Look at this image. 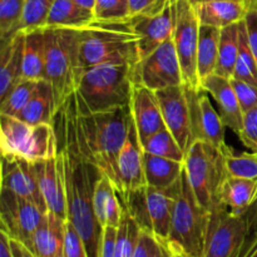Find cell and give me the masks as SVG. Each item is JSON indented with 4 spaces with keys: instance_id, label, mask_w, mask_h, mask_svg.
<instances>
[{
    "instance_id": "obj_30",
    "label": "cell",
    "mask_w": 257,
    "mask_h": 257,
    "mask_svg": "<svg viewBox=\"0 0 257 257\" xmlns=\"http://www.w3.org/2000/svg\"><path fill=\"white\" fill-rule=\"evenodd\" d=\"M221 29L200 25V37L197 48V74L200 82L205 80L211 74H215L217 67L218 44H220Z\"/></svg>"
},
{
    "instance_id": "obj_43",
    "label": "cell",
    "mask_w": 257,
    "mask_h": 257,
    "mask_svg": "<svg viewBox=\"0 0 257 257\" xmlns=\"http://www.w3.org/2000/svg\"><path fill=\"white\" fill-rule=\"evenodd\" d=\"M240 140L252 152H257V107L243 113Z\"/></svg>"
},
{
    "instance_id": "obj_32",
    "label": "cell",
    "mask_w": 257,
    "mask_h": 257,
    "mask_svg": "<svg viewBox=\"0 0 257 257\" xmlns=\"http://www.w3.org/2000/svg\"><path fill=\"white\" fill-rule=\"evenodd\" d=\"M238 24L230 25L221 29L218 58L216 74L225 78H232L238 57Z\"/></svg>"
},
{
    "instance_id": "obj_52",
    "label": "cell",
    "mask_w": 257,
    "mask_h": 257,
    "mask_svg": "<svg viewBox=\"0 0 257 257\" xmlns=\"http://www.w3.org/2000/svg\"><path fill=\"white\" fill-rule=\"evenodd\" d=\"M168 247H170V246H168ZM170 251H171L170 257H190L187 253H185L183 251H181V250H177V248L170 247Z\"/></svg>"
},
{
    "instance_id": "obj_36",
    "label": "cell",
    "mask_w": 257,
    "mask_h": 257,
    "mask_svg": "<svg viewBox=\"0 0 257 257\" xmlns=\"http://www.w3.org/2000/svg\"><path fill=\"white\" fill-rule=\"evenodd\" d=\"M25 0H0V39L2 45L19 33Z\"/></svg>"
},
{
    "instance_id": "obj_41",
    "label": "cell",
    "mask_w": 257,
    "mask_h": 257,
    "mask_svg": "<svg viewBox=\"0 0 257 257\" xmlns=\"http://www.w3.org/2000/svg\"><path fill=\"white\" fill-rule=\"evenodd\" d=\"M64 257H88L84 241L69 220L64 223Z\"/></svg>"
},
{
    "instance_id": "obj_5",
    "label": "cell",
    "mask_w": 257,
    "mask_h": 257,
    "mask_svg": "<svg viewBox=\"0 0 257 257\" xmlns=\"http://www.w3.org/2000/svg\"><path fill=\"white\" fill-rule=\"evenodd\" d=\"M133 67L128 63H104L84 69L77 92L87 110L103 113L130 107Z\"/></svg>"
},
{
    "instance_id": "obj_24",
    "label": "cell",
    "mask_w": 257,
    "mask_h": 257,
    "mask_svg": "<svg viewBox=\"0 0 257 257\" xmlns=\"http://www.w3.org/2000/svg\"><path fill=\"white\" fill-rule=\"evenodd\" d=\"M200 24L223 29L243 20L246 14L245 2L238 0H216L196 5Z\"/></svg>"
},
{
    "instance_id": "obj_26",
    "label": "cell",
    "mask_w": 257,
    "mask_h": 257,
    "mask_svg": "<svg viewBox=\"0 0 257 257\" xmlns=\"http://www.w3.org/2000/svg\"><path fill=\"white\" fill-rule=\"evenodd\" d=\"M143 167L147 186L158 190H168L180 181L185 170V162L145 152Z\"/></svg>"
},
{
    "instance_id": "obj_42",
    "label": "cell",
    "mask_w": 257,
    "mask_h": 257,
    "mask_svg": "<svg viewBox=\"0 0 257 257\" xmlns=\"http://www.w3.org/2000/svg\"><path fill=\"white\" fill-rule=\"evenodd\" d=\"M231 84H232L233 90L236 93L240 107L242 112H247V110L252 109L257 107V87L253 84H250L243 80L235 79L231 78Z\"/></svg>"
},
{
    "instance_id": "obj_13",
    "label": "cell",
    "mask_w": 257,
    "mask_h": 257,
    "mask_svg": "<svg viewBox=\"0 0 257 257\" xmlns=\"http://www.w3.org/2000/svg\"><path fill=\"white\" fill-rule=\"evenodd\" d=\"M47 213L32 201L20 197L7 188H2L0 193L2 228L9 233L10 237L24 243L32 252L34 235Z\"/></svg>"
},
{
    "instance_id": "obj_21",
    "label": "cell",
    "mask_w": 257,
    "mask_h": 257,
    "mask_svg": "<svg viewBox=\"0 0 257 257\" xmlns=\"http://www.w3.org/2000/svg\"><path fill=\"white\" fill-rule=\"evenodd\" d=\"M201 88H203L210 94V97L213 98L226 128H230L236 135L240 136L242 130L243 112L231 84L230 78H225L215 73L202 80Z\"/></svg>"
},
{
    "instance_id": "obj_10",
    "label": "cell",
    "mask_w": 257,
    "mask_h": 257,
    "mask_svg": "<svg viewBox=\"0 0 257 257\" xmlns=\"http://www.w3.org/2000/svg\"><path fill=\"white\" fill-rule=\"evenodd\" d=\"M175 2V30L172 39L182 69L183 82L192 89H200L197 74V48L200 37V20L190 0Z\"/></svg>"
},
{
    "instance_id": "obj_39",
    "label": "cell",
    "mask_w": 257,
    "mask_h": 257,
    "mask_svg": "<svg viewBox=\"0 0 257 257\" xmlns=\"http://www.w3.org/2000/svg\"><path fill=\"white\" fill-rule=\"evenodd\" d=\"M226 171L231 177L257 180V152L235 155L232 151L225 156Z\"/></svg>"
},
{
    "instance_id": "obj_27",
    "label": "cell",
    "mask_w": 257,
    "mask_h": 257,
    "mask_svg": "<svg viewBox=\"0 0 257 257\" xmlns=\"http://www.w3.org/2000/svg\"><path fill=\"white\" fill-rule=\"evenodd\" d=\"M54 92L49 82L40 80L37 90L24 108L15 117L30 125L53 123L55 114Z\"/></svg>"
},
{
    "instance_id": "obj_44",
    "label": "cell",
    "mask_w": 257,
    "mask_h": 257,
    "mask_svg": "<svg viewBox=\"0 0 257 257\" xmlns=\"http://www.w3.org/2000/svg\"><path fill=\"white\" fill-rule=\"evenodd\" d=\"M246 14L243 22L247 32V40L251 52L257 63V0H245Z\"/></svg>"
},
{
    "instance_id": "obj_11",
    "label": "cell",
    "mask_w": 257,
    "mask_h": 257,
    "mask_svg": "<svg viewBox=\"0 0 257 257\" xmlns=\"http://www.w3.org/2000/svg\"><path fill=\"white\" fill-rule=\"evenodd\" d=\"M246 233L245 213H235L218 206L210 213L202 257H237Z\"/></svg>"
},
{
    "instance_id": "obj_31",
    "label": "cell",
    "mask_w": 257,
    "mask_h": 257,
    "mask_svg": "<svg viewBox=\"0 0 257 257\" xmlns=\"http://www.w3.org/2000/svg\"><path fill=\"white\" fill-rule=\"evenodd\" d=\"M94 22V13L83 9L73 0H54L47 27L84 28Z\"/></svg>"
},
{
    "instance_id": "obj_3",
    "label": "cell",
    "mask_w": 257,
    "mask_h": 257,
    "mask_svg": "<svg viewBox=\"0 0 257 257\" xmlns=\"http://www.w3.org/2000/svg\"><path fill=\"white\" fill-rule=\"evenodd\" d=\"M80 29L65 27L44 28V79L50 83L54 92L55 110L78 89L84 72L80 58Z\"/></svg>"
},
{
    "instance_id": "obj_20",
    "label": "cell",
    "mask_w": 257,
    "mask_h": 257,
    "mask_svg": "<svg viewBox=\"0 0 257 257\" xmlns=\"http://www.w3.org/2000/svg\"><path fill=\"white\" fill-rule=\"evenodd\" d=\"M40 192L47 203L48 212L62 220H67V201H65L64 182L58 165L57 156L49 160L32 163Z\"/></svg>"
},
{
    "instance_id": "obj_46",
    "label": "cell",
    "mask_w": 257,
    "mask_h": 257,
    "mask_svg": "<svg viewBox=\"0 0 257 257\" xmlns=\"http://www.w3.org/2000/svg\"><path fill=\"white\" fill-rule=\"evenodd\" d=\"M246 217V226H247V233H246L245 242H243L242 248L246 245L251 242L253 238L257 237V197L252 202V205L247 208V211L245 212ZM241 248V250H242Z\"/></svg>"
},
{
    "instance_id": "obj_49",
    "label": "cell",
    "mask_w": 257,
    "mask_h": 257,
    "mask_svg": "<svg viewBox=\"0 0 257 257\" xmlns=\"http://www.w3.org/2000/svg\"><path fill=\"white\" fill-rule=\"evenodd\" d=\"M12 242V248H13V252H14V257H37L24 243H22L20 241L14 240L12 238L10 240Z\"/></svg>"
},
{
    "instance_id": "obj_34",
    "label": "cell",
    "mask_w": 257,
    "mask_h": 257,
    "mask_svg": "<svg viewBox=\"0 0 257 257\" xmlns=\"http://www.w3.org/2000/svg\"><path fill=\"white\" fill-rule=\"evenodd\" d=\"M142 147L145 152L151 155L185 162V151L167 128H163L155 135L150 136L142 142Z\"/></svg>"
},
{
    "instance_id": "obj_18",
    "label": "cell",
    "mask_w": 257,
    "mask_h": 257,
    "mask_svg": "<svg viewBox=\"0 0 257 257\" xmlns=\"http://www.w3.org/2000/svg\"><path fill=\"white\" fill-rule=\"evenodd\" d=\"M2 188H7L20 197L32 201L44 212H48L47 203L40 192L32 163L28 161L2 156Z\"/></svg>"
},
{
    "instance_id": "obj_40",
    "label": "cell",
    "mask_w": 257,
    "mask_h": 257,
    "mask_svg": "<svg viewBox=\"0 0 257 257\" xmlns=\"http://www.w3.org/2000/svg\"><path fill=\"white\" fill-rule=\"evenodd\" d=\"M93 13L98 22H124L132 17L130 0H95Z\"/></svg>"
},
{
    "instance_id": "obj_50",
    "label": "cell",
    "mask_w": 257,
    "mask_h": 257,
    "mask_svg": "<svg viewBox=\"0 0 257 257\" xmlns=\"http://www.w3.org/2000/svg\"><path fill=\"white\" fill-rule=\"evenodd\" d=\"M237 257H257V237L240 251Z\"/></svg>"
},
{
    "instance_id": "obj_23",
    "label": "cell",
    "mask_w": 257,
    "mask_h": 257,
    "mask_svg": "<svg viewBox=\"0 0 257 257\" xmlns=\"http://www.w3.org/2000/svg\"><path fill=\"white\" fill-rule=\"evenodd\" d=\"M25 33L19 32L5 44L0 53V102L23 78V53Z\"/></svg>"
},
{
    "instance_id": "obj_15",
    "label": "cell",
    "mask_w": 257,
    "mask_h": 257,
    "mask_svg": "<svg viewBox=\"0 0 257 257\" xmlns=\"http://www.w3.org/2000/svg\"><path fill=\"white\" fill-rule=\"evenodd\" d=\"M130 23L140 37L141 59L172 39L175 30V2L167 0L157 9L132 15Z\"/></svg>"
},
{
    "instance_id": "obj_37",
    "label": "cell",
    "mask_w": 257,
    "mask_h": 257,
    "mask_svg": "<svg viewBox=\"0 0 257 257\" xmlns=\"http://www.w3.org/2000/svg\"><path fill=\"white\" fill-rule=\"evenodd\" d=\"M43 80V79H42ZM40 80L33 79H22L14 88L12 92L0 102V114L7 115H17L23 108L27 105L30 98L37 90Z\"/></svg>"
},
{
    "instance_id": "obj_17",
    "label": "cell",
    "mask_w": 257,
    "mask_h": 257,
    "mask_svg": "<svg viewBox=\"0 0 257 257\" xmlns=\"http://www.w3.org/2000/svg\"><path fill=\"white\" fill-rule=\"evenodd\" d=\"M142 143L131 115L127 137L123 143L117 160V176L119 182V196L124 198L131 191L147 186L143 167Z\"/></svg>"
},
{
    "instance_id": "obj_8",
    "label": "cell",
    "mask_w": 257,
    "mask_h": 257,
    "mask_svg": "<svg viewBox=\"0 0 257 257\" xmlns=\"http://www.w3.org/2000/svg\"><path fill=\"white\" fill-rule=\"evenodd\" d=\"M0 148L5 157L39 162L57 156V135L50 123L30 125L14 115L0 114Z\"/></svg>"
},
{
    "instance_id": "obj_53",
    "label": "cell",
    "mask_w": 257,
    "mask_h": 257,
    "mask_svg": "<svg viewBox=\"0 0 257 257\" xmlns=\"http://www.w3.org/2000/svg\"><path fill=\"white\" fill-rule=\"evenodd\" d=\"M210 2H216V0H190V3L193 5V7L203 4V3H210ZM238 2H245V0H238Z\"/></svg>"
},
{
    "instance_id": "obj_38",
    "label": "cell",
    "mask_w": 257,
    "mask_h": 257,
    "mask_svg": "<svg viewBox=\"0 0 257 257\" xmlns=\"http://www.w3.org/2000/svg\"><path fill=\"white\" fill-rule=\"evenodd\" d=\"M53 4L54 0H25L19 32H28L47 27L48 17Z\"/></svg>"
},
{
    "instance_id": "obj_28",
    "label": "cell",
    "mask_w": 257,
    "mask_h": 257,
    "mask_svg": "<svg viewBox=\"0 0 257 257\" xmlns=\"http://www.w3.org/2000/svg\"><path fill=\"white\" fill-rule=\"evenodd\" d=\"M257 197V180L228 176L220 190V205L235 213H245Z\"/></svg>"
},
{
    "instance_id": "obj_16",
    "label": "cell",
    "mask_w": 257,
    "mask_h": 257,
    "mask_svg": "<svg viewBox=\"0 0 257 257\" xmlns=\"http://www.w3.org/2000/svg\"><path fill=\"white\" fill-rule=\"evenodd\" d=\"M162 109L166 128L177 140L185 153L190 150L193 141L192 127H191V109L188 99L187 85L181 84L177 87L156 92Z\"/></svg>"
},
{
    "instance_id": "obj_12",
    "label": "cell",
    "mask_w": 257,
    "mask_h": 257,
    "mask_svg": "<svg viewBox=\"0 0 257 257\" xmlns=\"http://www.w3.org/2000/svg\"><path fill=\"white\" fill-rule=\"evenodd\" d=\"M133 80L153 92L185 84L173 39L163 43L133 67Z\"/></svg>"
},
{
    "instance_id": "obj_4",
    "label": "cell",
    "mask_w": 257,
    "mask_h": 257,
    "mask_svg": "<svg viewBox=\"0 0 257 257\" xmlns=\"http://www.w3.org/2000/svg\"><path fill=\"white\" fill-rule=\"evenodd\" d=\"M80 58L84 69L104 63H128L141 60L140 37L124 22L94 20L80 29Z\"/></svg>"
},
{
    "instance_id": "obj_7",
    "label": "cell",
    "mask_w": 257,
    "mask_h": 257,
    "mask_svg": "<svg viewBox=\"0 0 257 257\" xmlns=\"http://www.w3.org/2000/svg\"><path fill=\"white\" fill-rule=\"evenodd\" d=\"M226 153L203 141H195L185 157V173L203 208L211 212L220 205V190L228 177Z\"/></svg>"
},
{
    "instance_id": "obj_33",
    "label": "cell",
    "mask_w": 257,
    "mask_h": 257,
    "mask_svg": "<svg viewBox=\"0 0 257 257\" xmlns=\"http://www.w3.org/2000/svg\"><path fill=\"white\" fill-rule=\"evenodd\" d=\"M232 78L257 87V63L248 44L247 32L243 20L238 24V57Z\"/></svg>"
},
{
    "instance_id": "obj_22",
    "label": "cell",
    "mask_w": 257,
    "mask_h": 257,
    "mask_svg": "<svg viewBox=\"0 0 257 257\" xmlns=\"http://www.w3.org/2000/svg\"><path fill=\"white\" fill-rule=\"evenodd\" d=\"M93 207L95 216L103 228L118 227L122 221L124 203L109 177L103 175L95 183L93 193Z\"/></svg>"
},
{
    "instance_id": "obj_47",
    "label": "cell",
    "mask_w": 257,
    "mask_h": 257,
    "mask_svg": "<svg viewBox=\"0 0 257 257\" xmlns=\"http://www.w3.org/2000/svg\"><path fill=\"white\" fill-rule=\"evenodd\" d=\"M167 0H130L131 14L137 15L141 13H147L153 9H157L163 5Z\"/></svg>"
},
{
    "instance_id": "obj_6",
    "label": "cell",
    "mask_w": 257,
    "mask_h": 257,
    "mask_svg": "<svg viewBox=\"0 0 257 257\" xmlns=\"http://www.w3.org/2000/svg\"><path fill=\"white\" fill-rule=\"evenodd\" d=\"M210 213L196 200L183 170L173 206L167 245L183 251L190 257H202Z\"/></svg>"
},
{
    "instance_id": "obj_9",
    "label": "cell",
    "mask_w": 257,
    "mask_h": 257,
    "mask_svg": "<svg viewBox=\"0 0 257 257\" xmlns=\"http://www.w3.org/2000/svg\"><path fill=\"white\" fill-rule=\"evenodd\" d=\"M178 185L180 181L168 190H158L145 186L131 191L124 198H122L127 211L141 228L152 232L161 242L167 243L170 237Z\"/></svg>"
},
{
    "instance_id": "obj_1",
    "label": "cell",
    "mask_w": 257,
    "mask_h": 257,
    "mask_svg": "<svg viewBox=\"0 0 257 257\" xmlns=\"http://www.w3.org/2000/svg\"><path fill=\"white\" fill-rule=\"evenodd\" d=\"M130 120V107L112 112H89L75 90L58 108L52 124L57 138L75 146L84 160L112 180L119 193L117 160L127 137Z\"/></svg>"
},
{
    "instance_id": "obj_14",
    "label": "cell",
    "mask_w": 257,
    "mask_h": 257,
    "mask_svg": "<svg viewBox=\"0 0 257 257\" xmlns=\"http://www.w3.org/2000/svg\"><path fill=\"white\" fill-rule=\"evenodd\" d=\"M191 109V127L193 141H203L228 153L231 148L226 145V125L220 113L212 105L210 94L203 88L192 89L187 85Z\"/></svg>"
},
{
    "instance_id": "obj_19",
    "label": "cell",
    "mask_w": 257,
    "mask_h": 257,
    "mask_svg": "<svg viewBox=\"0 0 257 257\" xmlns=\"http://www.w3.org/2000/svg\"><path fill=\"white\" fill-rule=\"evenodd\" d=\"M130 108L141 143L166 128L160 100L156 92L150 88L135 83Z\"/></svg>"
},
{
    "instance_id": "obj_45",
    "label": "cell",
    "mask_w": 257,
    "mask_h": 257,
    "mask_svg": "<svg viewBox=\"0 0 257 257\" xmlns=\"http://www.w3.org/2000/svg\"><path fill=\"white\" fill-rule=\"evenodd\" d=\"M118 227L103 228L102 246H100L99 257H115V242H117Z\"/></svg>"
},
{
    "instance_id": "obj_29",
    "label": "cell",
    "mask_w": 257,
    "mask_h": 257,
    "mask_svg": "<svg viewBox=\"0 0 257 257\" xmlns=\"http://www.w3.org/2000/svg\"><path fill=\"white\" fill-rule=\"evenodd\" d=\"M24 38L23 78L44 79L45 73V32L44 28L28 30Z\"/></svg>"
},
{
    "instance_id": "obj_25",
    "label": "cell",
    "mask_w": 257,
    "mask_h": 257,
    "mask_svg": "<svg viewBox=\"0 0 257 257\" xmlns=\"http://www.w3.org/2000/svg\"><path fill=\"white\" fill-rule=\"evenodd\" d=\"M65 220L48 212L38 227L33 241V252L37 257H64Z\"/></svg>"
},
{
    "instance_id": "obj_51",
    "label": "cell",
    "mask_w": 257,
    "mask_h": 257,
    "mask_svg": "<svg viewBox=\"0 0 257 257\" xmlns=\"http://www.w3.org/2000/svg\"><path fill=\"white\" fill-rule=\"evenodd\" d=\"M75 4L79 5L80 8L83 9H87L89 12H94V5H95V0H73Z\"/></svg>"
},
{
    "instance_id": "obj_2",
    "label": "cell",
    "mask_w": 257,
    "mask_h": 257,
    "mask_svg": "<svg viewBox=\"0 0 257 257\" xmlns=\"http://www.w3.org/2000/svg\"><path fill=\"white\" fill-rule=\"evenodd\" d=\"M57 142L58 165L67 201V220L84 241L88 257H99L103 227L95 216L93 193L103 173L97 166L84 160L72 143L62 138H57Z\"/></svg>"
},
{
    "instance_id": "obj_48",
    "label": "cell",
    "mask_w": 257,
    "mask_h": 257,
    "mask_svg": "<svg viewBox=\"0 0 257 257\" xmlns=\"http://www.w3.org/2000/svg\"><path fill=\"white\" fill-rule=\"evenodd\" d=\"M12 237L5 230L0 228V257H14L12 248Z\"/></svg>"
},
{
    "instance_id": "obj_35",
    "label": "cell",
    "mask_w": 257,
    "mask_h": 257,
    "mask_svg": "<svg viewBox=\"0 0 257 257\" xmlns=\"http://www.w3.org/2000/svg\"><path fill=\"white\" fill-rule=\"evenodd\" d=\"M141 226L130 215L124 206L122 221L117 230V242H115V257H133L138 238L141 235Z\"/></svg>"
}]
</instances>
